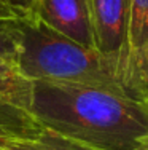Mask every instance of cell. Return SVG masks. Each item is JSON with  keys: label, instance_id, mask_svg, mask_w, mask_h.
<instances>
[{"label": "cell", "instance_id": "1", "mask_svg": "<svg viewBox=\"0 0 148 150\" xmlns=\"http://www.w3.org/2000/svg\"><path fill=\"white\" fill-rule=\"evenodd\" d=\"M27 110L43 126L99 150H134L148 136L145 101L99 86L30 81Z\"/></svg>", "mask_w": 148, "mask_h": 150}, {"label": "cell", "instance_id": "2", "mask_svg": "<svg viewBox=\"0 0 148 150\" xmlns=\"http://www.w3.org/2000/svg\"><path fill=\"white\" fill-rule=\"evenodd\" d=\"M6 27L16 46L13 61L26 80L99 86L135 98L112 62L51 29L32 11L8 16Z\"/></svg>", "mask_w": 148, "mask_h": 150}, {"label": "cell", "instance_id": "3", "mask_svg": "<svg viewBox=\"0 0 148 150\" xmlns=\"http://www.w3.org/2000/svg\"><path fill=\"white\" fill-rule=\"evenodd\" d=\"M88 10L94 50L113 64L128 86L126 67L129 0H88Z\"/></svg>", "mask_w": 148, "mask_h": 150}, {"label": "cell", "instance_id": "4", "mask_svg": "<svg viewBox=\"0 0 148 150\" xmlns=\"http://www.w3.org/2000/svg\"><path fill=\"white\" fill-rule=\"evenodd\" d=\"M0 150H99L38 123L22 107L0 104Z\"/></svg>", "mask_w": 148, "mask_h": 150}, {"label": "cell", "instance_id": "5", "mask_svg": "<svg viewBox=\"0 0 148 150\" xmlns=\"http://www.w3.org/2000/svg\"><path fill=\"white\" fill-rule=\"evenodd\" d=\"M32 13L56 32L94 50L88 0H34Z\"/></svg>", "mask_w": 148, "mask_h": 150}, {"label": "cell", "instance_id": "6", "mask_svg": "<svg viewBox=\"0 0 148 150\" xmlns=\"http://www.w3.org/2000/svg\"><path fill=\"white\" fill-rule=\"evenodd\" d=\"M147 48H148V0H129L126 83H128L131 67Z\"/></svg>", "mask_w": 148, "mask_h": 150}, {"label": "cell", "instance_id": "7", "mask_svg": "<svg viewBox=\"0 0 148 150\" xmlns=\"http://www.w3.org/2000/svg\"><path fill=\"white\" fill-rule=\"evenodd\" d=\"M128 86L132 91V94L142 101L148 96V48L131 67V72L128 77Z\"/></svg>", "mask_w": 148, "mask_h": 150}, {"label": "cell", "instance_id": "8", "mask_svg": "<svg viewBox=\"0 0 148 150\" xmlns=\"http://www.w3.org/2000/svg\"><path fill=\"white\" fill-rule=\"evenodd\" d=\"M6 15L0 13V58H15L16 53V46H15V40L11 38L6 27Z\"/></svg>", "mask_w": 148, "mask_h": 150}, {"label": "cell", "instance_id": "9", "mask_svg": "<svg viewBox=\"0 0 148 150\" xmlns=\"http://www.w3.org/2000/svg\"><path fill=\"white\" fill-rule=\"evenodd\" d=\"M0 13H2V15H6V16L15 15V11H13V8H11V3H10V0H0Z\"/></svg>", "mask_w": 148, "mask_h": 150}, {"label": "cell", "instance_id": "10", "mask_svg": "<svg viewBox=\"0 0 148 150\" xmlns=\"http://www.w3.org/2000/svg\"><path fill=\"white\" fill-rule=\"evenodd\" d=\"M0 104H10V105H15V101L11 99V96H8L6 93L0 91Z\"/></svg>", "mask_w": 148, "mask_h": 150}, {"label": "cell", "instance_id": "11", "mask_svg": "<svg viewBox=\"0 0 148 150\" xmlns=\"http://www.w3.org/2000/svg\"><path fill=\"white\" fill-rule=\"evenodd\" d=\"M134 150H148V136H147V137H143L142 141H140V144L137 145Z\"/></svg>", "mask_w": 148, "mask_h": 150}, {"label": "cell", "instance_id": "12", "mask_svg": "<svg viewBox=\"0 0 148 150\" xmlns=\"http://www.w3.org/2000/svg\"><path fill=\"white\" fill-rule=\"evenodd\" d=\"M143 101H145V102H147V105H148V96H147V98H145V99H143Z\"/></svg>", "mask_w": 148, "mask_h": 150}]
</instances>
